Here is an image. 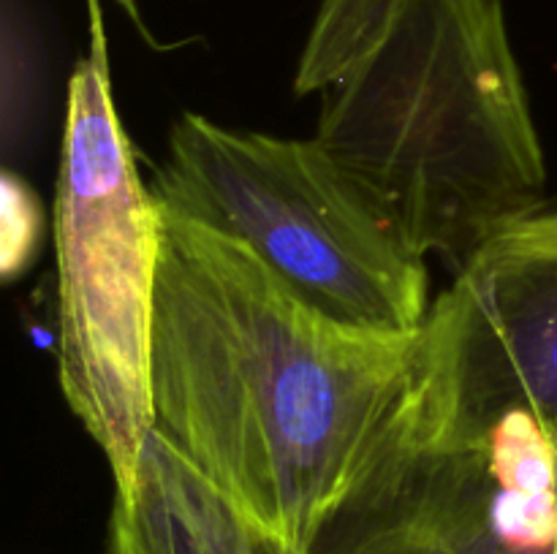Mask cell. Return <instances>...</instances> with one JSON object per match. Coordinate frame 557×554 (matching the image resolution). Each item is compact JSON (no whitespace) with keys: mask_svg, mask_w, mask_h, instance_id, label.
I'll use <instances>...</instances> for the list:
<instances>
[{"mask_svg":"<svg viewBox=\"0 0 557 554\" xmlns=\"http://www.w3.org/2000/svg\"><path fill=\"white\" fill-rule=\"evenodd\" d=\"M419 402L457 427L528 413L557 432V210L484 242L430 307Z\"/></svg>","mask_w":557,"mask_h":554,"instance_id":"obj_6","label":"cell"},{"mask_svg":"<svg viewBox=\"0 0 557 554\" xmlns=\"http://www.w3.org/2000/svg\"><path fill=\"white\" fill-rule=\"evenodd\" d=\"M161 234L163 206L120 123L96 25L90 54L69 79L54 182L58 378L114 487L134 478L156 429L150 351Z\"/></svg>","mask_w":557,"mask_h":554,"instance_id":"obj_4","label":"cell"},{"mask_svg":"<svg viewBox=\"0 0 557 554\" xmlns=\"http://www.w3.org/2000/svg\"><path fill=\"white\" fill-rule=\"evenodd\" d=\"M103 554H310L207 481L158 429L114 487Z\"/></svg>","mask_w":557,"mask_h":554,"instance_id":"obj_7","label":"cell"},{"mask_svg":"<svg viewBox=\"0 0 557 554\" xmlns=\"http://www.w3.org/2000/svg\"><path fill=\"white\" fill-rule=\"evenodd\" d=\"M553 440H555V467H557V432H553Z\"/></svg>","mask_w":557,"mask_h":554,"instance_id":"obj_10","label":"cell"},{"mask_svg":"<svg viewBox=\"0 0 557 554\" xmlns=\"http://www.w3.org/2000/svg\"><path fill=\"white\" fill-rule=\"evenodd\" d=\"M308 552L557 554L553 429L528 413L457 427L433 416L413 389Z\"/></svg>","mask_w":557,"mask_h":554,"instance_id":"obj_5","label":"cell"},{"mask_svg":"<svg viewBox=\"0 0 557 554\" xmlns=\"http://www.w3.org/2000/svg\"><path fill=\"white\" fill-rule=\"evenodd\" d=\"M294 92L313 139L419 255L460 269L547 201V161L500 0H321Z\"/></svg>","mask_w":557,"mask_h":554,"instance_id":"obj_2","label":"cell"},{"mask_svg":"<svg viewBox=\"0 0 557 554\" xmlns=\"http://www.w3.org/2000/svg\"><path fill=\"white\" fill-rule=\"evenodd\" d=\"M114 3H117L125 14H131L136 22H139V9H136V0H114Z\"/></svg>","mask_w":557,"mask_h":554,"instance_id":"obj_9","label":"cell"},{"mask_svg":"<svg viewBox=\"0 0 557 554\" xmlns=\"http://www.w3.org/2000/svg\"><path fill=\"white\" fill-rule=\"evenodd\" d=\"M172 215L226 234L321 313L413 335L430 277L384 201L315 139L239 130L185 112L156 174Z\"/></svg>","mask_w":557,"mask_h":554,"instance_id":"obj_3","label":"cell"},{"mask_svg":"<svg viewBox=\"0 0 557 554\" xmlns=\"http://www.w3.org/2000/svg\"><path fill=\"white\" fill-rule=\"evenodd\" d=\"M419 335L348 326L245 244L163 210L156 429L228 500L308 549L411 405Z\"/></svg>","mask_w":557,"mask_h":554,"instance_id":"obj_1","label":"cell"},{"mask_svg":"<svg viewBox=\"0 0 557 554\" xmlns=\"http://www.w3.org/2000/svg\"><path fill=\"white\" fill-rule=\"evenodd\" d=\"M44 242V204L36 188L14 168L0 177V272L20 277L36 261Z\"/></svg>","mask_w":557,"mask_h":554,"instance_id":"obj_8","label":"cell"}]
</instances>
